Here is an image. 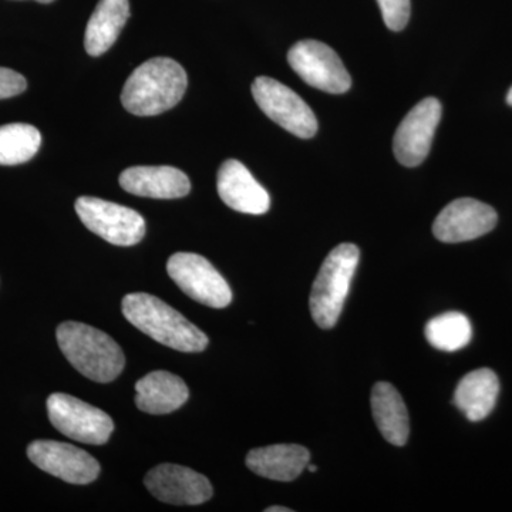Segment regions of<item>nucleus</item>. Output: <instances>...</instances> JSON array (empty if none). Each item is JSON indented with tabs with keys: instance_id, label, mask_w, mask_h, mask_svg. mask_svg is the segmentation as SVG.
Wrapping results in <instances>:
<instances>
[{
	"instance_id": "nucleus-1",
	"label": "nucleus",
	"mask_w": 512,
	"mask_h": 512,
	"mask_svg": "<svg viewBox=\"0 0 512 512\" xmlns=\"http://www.w3.org/2000/svg\"><path fill=\"white\" fill-rule=\"evenodd\" d=\"M187 86V73L181 64L168 57H154L128 77L121 103L136 116H158L183 100Z\"/></svg>"
},
{
	"instance_id": "nucleus-2",
	"label": "nucleus",
	"mask_w": 512,
	"mask_h": 512,
	"mask_svg": "<svg viewBox=\"0 0 512 512\" xmlns=\"http://www.w3.org/2000/svg\"><path fill=\"white\" fill-rule=\"evenodd\" d=\"M121 309L131 325L167 348L185 353L207 349L208 336L156 296L130 293L124 296Z\"/></svg>"
},
{
	"instance_id": "nucleus-3",
	"label": "nucleus",
	"mask_w": 512,
	"mask_h": 512,
	"mask_svg": "<svg viewBox=\"0 0 512 512\" xmlns=\"http://www.w3.org/2000/svg\"><path fill=\"white\" fill-rule=\"evenodd\" d=\"M57 343L70 365L87 379L109 383L126 366L119 343L107 333L80 322H63L57 328Z\"/></svg>"
},
{
	"instance_id": "nucleus-4",
	"label": "nucleus",
	"mask_w": 512,
	"mask_h": 512,
	"mask_svg": "<svg viewBox=\"0 0 512 512\" xmlns=\"http://www.w3.org/2000/svg\"><path fill=\"white\" fill-rule=\"evenodd\" d=\"M359 259V248L353 244H340L326 256L309 299L312 318L319 328L330 329L338 323Z\"/></svg>"
},
{
	"instance_id": "nucleus-5",
	"label": "nucleus",
	"mask_w": 512,
	"mask_h": 512,
	"mask_svg": "<svg viewBox=\"0 0 512 512\" xmlns=\"http://www.w3.org/2000/svg\"><path fill=\"white\" fill-rule=\"evenodd\" d=\"M47 414L56 430L79 443L103 446L114 431L109 414L69 394L53 393L47 399Z\"/></svg>"
},
{
	"instance_id": "nucleus-6",
	"label": "nucleus",
	"mask_w": 512,
	"mask_h": 512,
	"mask_svg": "<svg viewBox=\"0 0 512 512\" xmlns=\"http://www.w3.org/2000/svg\"><path fill=\"white\" fill-rule=\"evenodd\" d=\"M167 272L178 288L195 302L222 309L232 301L228 282L204 256L177 252L168 259Z\"/></svg>"
},
{
	"instance_id": "nucleus-7",
	"label": "nucleus",
	"mask_w": 512,
	"mask_h": 512,
	"mask_svg": "<svg viewBox=\"0 0 512 512\" xmlns=\"http://www.w3.org/2000/svg\"><path fill=\"white\" fill-rule=\"evenodd\" d=\"M80 220L93 234L117 247H133L146 235V221L131 208L94 197L76 201Z\"/></svg>"
},
{
	"instance_id": "nucleus-8",
	"label": "nucleus",
	"mask_w": 512,
	"mask_h": 512,
	"mask_svg": "<svg viewBox=\"0 0 512 512\" xmlns=\"http://www.w3.org/2000/svg\"><path fill=\"white\" fill-rule=\"evenodd\" d=\"M252 94L259 109L293 136H315L318 131L315 113L288 86L269 77H258L252 83Z\"/></svg>"
},
{
	"instance_id": "nucleus-9",
	"label": "nucleus",
	"mask_w": 512,
	"mask_h": 512,
	"mask_svg": "<svg viewBox=\"0 0 512 512\" xmlns=\"http://www.w3.org/2000/svg\"><path fill=\"white\" fill-rule=\"evenodd\" d=\"M288 62L309 86L322 92L342 94L352 86V79L338 53L318 40H302L289 50Z\"/></svg>"
},
{
	"instance_id": "nucleus-10",
	"label": "nucleus",
	"mask_w": 512,
	"mask_h": 512,
	"mask_svg": "<svg viewBox=\"0 0 512 512\" xmlns=\"http://www.w3.org/2000/svg\"><path fill=\"white\" fill-rule=\"evenodd\" d=\"M28 457L36 467L69 484L86 485L97 480L100 464L82 448L52 440L33 441Z\"/></svg>"
},
{
	"instance_id": "nucleus-11",
	"label": "nucleus",
	"mask_w": 512,
	"mask_h": 512,
	"mask_svg": "<svg viewBox=\"0 0 512 512\" xmlns=\"http://www.w3.org/2000/svg\"><path fill=\"white\" fill-rule=\"evenodd\" d=\"M441 113L440 101L429 97L404 117L393 141L394 156L404 167H417L429 156Z\"/></svg>"
},
{
	"instance_id": "nucleus-12",
	"label": "nucleus",
	"mask_w": 512,
	"mask_h": 512,
	"mask_svg": "<svg viewBox=\"0 0 512 512\" xmlns=\"http://www.w3.org/2000/svg\"><path fill=\"white\" fill-rule=\"evenodd\" d=\"M498 215L493 207L474 198L450 202L433 224L434 237L447 244L473 241L493 231Z\"/></svg>"
},
{
	"instance_id": "nucleus-13",
	"label": "nucleus",
	"mask_w": 512,
	"mask_h": 512,
	"mask_svg": "<svg viewBox=\"0 0 512 512\" xmlns=\"http://www.w3.org/2000/svg\"><path fill=\"white\" fill-rule=\"evenodd\" d=\"M144 484L157 500L173 505L204 504L214 493L207 477L177 464H161L148 471Z\"/></svg>"
},
{
	"instance_id": "nucleus-14",
	"label": "nucleus",
	"mask_w": 512,
	"mask_h": 512,
	"mask_svg": "<svg viewBox=\"0 0 512 512\" xmlns=\"http://www.w3.org/2000/svg\"><path fill=\"white\" fill-rule=\"evenodd\" d=\"M217 190L225 205L242 214L262 215L271 207L268 191L238 160H227L221 165Z\"/></svg>"
},
{
	"instance_id": "nucleus-15",
	"label": "nucleus",
	"mask_w": 512,
	"mask_h": 512,
	"mask_svg": "<svg viewBox=\"0 0 512 512\" xmlns=\"http://www.w3.org/2000/svg\"><path fill=\"white\" fill-rule=\"evenodd\" d=\"M120 185L124 191L137 197L156 200H175L190 194V178L168 165L158 167H131L120 175Z\"/></svg>"
},
{
	"instance_id": "nucleus-16",
	"label": "nucleus",
	"mask_w": 512,
	"mask_h": 512,
	"mask_svg": "<svg viewBox=\"0 0 512 512\" xmlns=\"http://www.w3.org/2000/svg\"><path fill=\"white\" fill-rule=\"evenodd\" d=\"M309 460L308 448L298 444H275L249 451L247 466L256 476L288 483L301 476Z\"/></svg>"
},
{
	"instance_id": "nucleus-17",
	"label": "nucleus",
	"mask_w": 512,
	"mask_h": 512,
	"mask_svg": "<svg viewBox=\"0 0 512 512\" xmlns=\"http://www.w3.org/2000/svg\"><path fill=\"white\" fill-rule=\"evenodd\" d=\"M136 393L138 409L156 416L175 412L190 397L184 380L165 370H156L138 380Z\"/></svg>"
},
{
	"instance_id": "nucleus-18",
	"label": "nucleus",
	"mask_w": 512,
	"mask_h": 512,
	"mask_svg": "<svg viewBox=\"0 0 512 512\" xmlns=\"http://www.w3.org/2000/svg\"><path fill=\"white\" fill-rule=\"evenodd\" d=\"M130 18L128 0H100L87 23L84 47L90 56L104 55L119 39Z\"/></svg>"
},
{
	"instance_id": "nucleus-19",
	"label": "nucleus",
	"mask_w": 512,
	"mask_h": 512,
	"mask_svg": "<svg viewBox=\"0 0 512 512\" xmlns=\"http://www.w3.org/2000/svg\"><path fill=\"white\" fill-rule=\"evenodd\" d=\"M372 412L384 439L402 447L409 440L410 421L403 397L390 383H376L372 390Z\"/></svg>"
},
{
	"instance_id": "nucleus-20",
	"label": "nucleus",
	"mask_w": 512,
	"mask_h": 512,
	"mask_svg": "<svg viewBox=\"0 0 512 512\" xmlns=\"http://www.w3.org/2000/svg\"><path fill=\"white\" fill-rule=\"evenodd\" d=\"M500 380L491 369H477L458 383L454 403L470 421L484 420L495 407Z\"/></svg>"
},
{
	"instance_id": "nucleus-21",
	"label": "nucleus",
	"mask_w": 512,
	"mask_h": 512,
	"mask_svg": "<svg viewBox=\"0 0 512 512\" xmlns=\"http://www.w3.org/2000/svg\"><path fill=\"white\" fill-rule=\"evenodd\" d=\"M426 338L433 348L444 352H456L466 348L473 336L470 319L461 312H447L429 320Z\"/></svg>"
},
{
	"instance_id": "nucleus-22",
	"label": "nucleus",
	"mask_w": 512,
	"mask_h": 512,
	"mask_svg": "<svg viewBox=\"0 0 512 512\" xmlns=\"http://www.w3.org/2000/svg\"><path fill=\"white\" fill-rule=\"evenodd\" d=\"M42 144V134L30 124L0 126V165L28 163Z\"/></svg>"
},
{
	"instance_id": "nucleus-23",
	"label": "nucleus",
	"mask_w": 512,
	"mask_h": 512,
	"mask_svg": "<svg viewBox=\"0 0 512 512\" xmlns=\"http://www.w3.org/2000/svg\"><path fill=\"white\" fill-rule=\"evenodd\" d=\"M387 28L393 32H400L406 28L410 19V0H377Z\"/></svg>"
},
{
	"instance_id": "nucleus-24",
	"label": "nucleus",
	"mask_w": 512,
	"mask_h": 512,
	"mask_svg": "<svg viewBox=\"0 0 512 512\" xmlns=\"http://www.w3.org/2000/svg\"><path fill=\"white\" fill-rule=\"evenodd\" d=\"M28 87L25 77L15 70L0 67V100L18 96Z\"/></svg>"
},
{
	"instance_id": "nucleus-25",
	"label": "nucleus",
	"mask_w": 512,
	"mask_h": 512,
	"mask_svg": "<svg viewBox=\"0 0 512 512\" xmlns=\"http://www.w3.org/2000/svg\"><path fill=\"white\" fill-rule=\"evenodd\" d=\"M292 510H289V508H286V507H278V505H276V507H269V508H266L265 512H291Z\"/></svg>"
},
{
	"instance_id": "nucleus-26",
	"label": "nucleus",
	"mask_w": 512,
	"mask_h": 512,
	"mask_svg": "<svg viewBox=\"0 0 512 512\" xmlns=\"http://www.w3.org/2000/svg\"><path fill=\"white\" fill-rule=\"evenodd\" d=\"M507 103L510 104V106H512V87L510 89V92H508L507 94Z\"/></svg>"
},
{
	"instance_id": "nucleus-27",
	"label": "nucleus",
	"mask_w": 512,
	"mask_h": 512,
	"mask_svg": "<svg viewBox=\"0 0 512 512\" xmlns=\"http://www.w3.org/2000/svg\"><path fill=\"white\" fill-rule=\"evenodd\" d=\"M308 470L311 471V473H315V471L318 470V467L308 464Z\"/></svg>"
},
{
	"instance_id": "nucleus-28",
	"label": "nucleus",
	"mask_w": 512,
	"mask_h": 512,
	"mask_svg": "<svg viewBox=\"0 0 512 512\" xmlns=\"http://www.w3.org/2000/svg\"><path fill=\"white\" fill-rule=\"evenodd\" d=\"M35 2L45 3V5H47V3L55 2V0H35Z\"/></svg>"
}]
</instances>
